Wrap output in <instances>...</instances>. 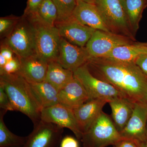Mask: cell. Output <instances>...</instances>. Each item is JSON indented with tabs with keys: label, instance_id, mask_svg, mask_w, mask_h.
Listing matches in <instances>:
<instances>
[{
	"label": "cell",
	"instance_id": "cell-19",
	"mask_svg": "<svg viewBox=\"0 0 147 147\" xmlns=\"http://www.w3.org/2000/svg\"><path fill=\"white\" fill-rule=\"evenodd\" d=\"M147 53V42H133L114 48L104 58L122 62H135L138 57Z\"/></svg>",
	"mask_w": 147,
	"mask_h": 147
},
{
	"label": "cell",
	"instance_id": "cell-35",
	"mask_svg": "<svg viewBox=\"0 0 147 147\" xmlns=\"http://www.w3.org/2000/svg\"><path fill=\"white\" fill-rule=\"evenodd\" d=\"M82 1L85 2L89 3L94 4H95L96 0H82Z\"/></svg>",
	"mask_w": 147,
	"mask_h": 147
},
{
	"label": "cell",
	"instance_id": "cell-21",
	"mask_svg": "<svg viewBox=\"0 0 147 147\" xmlns=\"http://www.w3.org/2000/svg\"><path fill=\"white\" fill-rule=\"evenodd\" d=\"M30 84L42 110L59 103V91L51 84L45 81Z\"/></svg>",
	"mask_w": 147,
	"mask_h": 147
},
{
	"label": "cell",
	"instance_id": "cell-3",
	"mask_svg": "<svg viewBox=\"0 0 147 147\" xmlns=\"http://www.w3.org/2000/svg\"><path fill=\"white\" fill-rule=\"evenodd\" d=\"M26 17L31 21L35 30L36 55L48 63L56 61L61 38L57 28L47 24L38 13Z\"/></svg>",
	"mask_w": 147,
	"mask_h": 147
},
{
	"label": "cell",
	"instance_id": "cell-37",
	"mask_svg": "<svg viewBox=\"0 0 147 147\" xmlns=\"http://www.w3.org/2000/svg\"><path fill=\"white\" fill-rule=\"evenodd\" d=\"M146 104H147V100H146Z\"/></svg>",
	"mask_w": 147,
	"mask_h": 147
},
{
	"label": "cell",
	"instance_id": "cell-2",
	"mask_svg": "<svg viewBox=\"0 0 147 147\" xmlns=\"http://www.w3.org/2000/svg\"><path fill=\"white\" fill-rule=\"evenodd\" d=\"M0 85L6 92L14 111L28 117L35 125L41 120L42 108L30 84L19 73L0 75Z\"/></svg>",
	"mask_w": 147,
	"mask_h": 147
},
{
	"label": "cell",
	"instance_id": "cell-13",
	"mask_svg": "<svg viewBox=\"0 0 147 147\" xmlns=\"http://www.w3.org/2000/svg\"><path fill=\"white\" fill-rule=\"evenodd\" d=\"M90 58L86 47L73 45L61 38L56 61L64 68L74 71L85 65Z\"/></svg>",
	"mask_w": 147,
	"mask_h": 147
},
{
	"label": "cell",
	"instance_id": "cell-23",
	"mask_svg": "<svg viewBox=\"0 0 147 147\" xmlns=\"http://www.w3.org/2000/svg\"><path fill=\"white\" fill-rule=\"evenodd\" d=\"M6 111L1 110L0 112V147H21L27 139L13 134L7 128L4 122L3 118Z\"/></svg>",
	"mask_w": 147,
	"mask_h": 147
},
{
	"label": "cell",
	"instance_id": "cell-9",
	"mask_svg": "<svg viewBox=\"0 0 147 147\" xmlns=\"http://www.w3.org/2000/svg\"><path fill=\"white\" fill-rule=\"evenodd\" d=\"M63 128L55 124L40 121L21 147H59Z\"/></svg>",
	"mask_w": 147,
	"mask_h": 147
},
{
	"label": "cell",
	"instance_id": "cell-4",
	"mask_svg": "<svg viewBox=\"0 0 147 147\" xmlns=\"http://www.w3.org/2000/svg\"><path fill=\"white\" fill-rule=\"evenodd\" d=\"M2 44L9 47L20 59L36 54L35 30L31 21L22 16Z\"/></svg>",
	"mask_w": 147,
	"mask_h": 147
},
{
	"label": "cell",
	"instance_id": "cell-22",
	"mask_svg": "<svg viewBox=\"0 0 147 147\" xmlns=\"http://www.w3.org/2000/svg\"><path fill=\"white\" fill-rule=\"evenodd\" d=\"M132 33L135 36L139 28V22L144 10L147 7V0H120Z\"/></svg>",
	"mask_w": 147,
	"mask_h": 147
},
{
	"label": "cell",
	"instance_id": "cell-31",
	"mask_svg": "<svg viewBox=\"0 0 147 147\" xmlns=\"http://www.w3.org/2000/svg\"><path fill=\"white\" fill-rule=\"evenodd\" d=\"M135 63L147 76V53L140 55Z\"/></svg>",
	"mask_w": 147,
	"mask_h": 147
},
{
	"label": "cell",
	"instance_id": "cell-34",
	"mask_svg": "<svg viewBox=\"0 0 147 147\" xmlns=\"http://www.w3.org/2000/svg\"><path fill=\"white\" fill-rule=\"evenodd\" d=\"M139 147H147V141L139 142H138Z\"/></svg>",
	"mask_w": 147,
	"mask_h": 147
},
{
	"label": "cell",
	"instance_id": "cell-25",
	"mask_svg": "<svg viewBox=\"0 0 147 147\" xmlns=\"http://www.w3.org/2000/svg\"><path fill=\"white\" fill-rule=\"evenodd\" d=\"M52 1L57 7L58 11V17L56 24L66 21L72 17L77 5V0Z\"/></svg>",
	"mask_w": 147,
	"mask_h": 147
},
{
	"label": "cell",
	"instance_id": "cell-12",
	"mask_svg": "<svg viewBox=\"0 0 147 147\" xmlns=\"http://www.w3.org/2000/svg\"><path fill=\"white\" fill-rule=\"evenodd\" d=\"M62 38L73 45L84 47L96 30L79 23L73 17L66 21L57 23Z\"/></svg>",
	"mask_w": 147,
	"mask_h": 147
},
{
	"label": "cell",
	"instance_id": "cell-16",
	"mask_svg": "<svg viewBox=\"0 0 147 147\" xmlns=\"http://www.w3.org/2000/svg\"><path fill=\"white\" fill-rule=\"evenodd\" d=\"M20 60L21 67L18 73L29 84L45 81L48 68L47 61L36 54L20 59Z\"/></svg>",
	"mask_w": 147,
	"mask_h": 147
},
{
	"label": "cell",
	"instance_id": "cell-8",
	"mask_svg": "<svg viewBox=\"0 0 147 147\" xmlns=\"http://www.w3.org/2000/svg\"><path fill=\"white\" fill-rule=\"evenodd\" d=\"M133 43V40L111 32L96 30L86 45L91 57H104L115 47Z\"/></svg>",
	"mask_w": 147,
	"mask_h": 147
},
{
	"label": "cell",
	"instance_id": "cell-30",
	"mask_svg": "<svg viewBox=\"0 0 147 147\" xmlns=\"http://www.w3.org/2000/svg\"><path fill=\"white\" fill-rule=\"evenodd\" d=\"M60 147H79V142L74 137L67 136L62 139Z\"/></svg>",
	"mask_w": 147,
	"mask_h": 147
},
{
	"label": "cell",
	"instance_id": "cell-6",
	"mask_svg": "<svg viewBox=\"0 0 147 147\" xmlns=\"http://www.w3.org/2000/svg\"><path fill=\"white\" fill-rule=\"evenodd\" d=\"M95 5L111 32L135 40L120 0H96Z\"/></svg>",
	"mask_w": 147,
	"mask_h": 147
},
{
	"label": "cell",
	"instance_id": "cell-24",
	"mask_svg": "<svg viewBox=\"0 0 147 147\" xmlns=\"http://www.w3.org/2000/svg\"><path fill=\"white\" fill-rule=\"evenodd\" d=\"M38 14L47 24L55 26L57 19L58 11L52 0H43L38 9Z\"/></svg>",
	"mask_w": 147,
	"mask_h": 147
},
{
	"label": "cell",
	"instance_id": "cell-27",
	"mask_svg": "<svg viewBox=\"0 0 147 147\" xmlns=\"http://www.w3.org/2000/svg\"><path fill=\"white\" fill-rule=\"evenodd\" d=\"M21 67V60L15 55L13 59L8 61L2 69H0V75L11 74L18 72Z\"/></svg>",
	"mask_w": 147,
	"mask_h": 147
},
{
	"label": "cell",
	"instance_id": "cell-5",
	"mask_svg": "<svg viewBox=\"0 0 147 147\" xmlns=\"http://www.w3.org/2000/svg\"><path fill=\"white\" fill-rule=\"evenodd\" d=\"M123 139L116 128L113 119L102 112L90 127L83 134V147H106L114 146Z\"/></svg>",
	"mask_w": 147,
	"mask_h": 147
},
{
	"label": "cell",
	"instance_id": "cell-26",
	"mask_svg": "<svg viewBox=\"0 0 147 147\" xmlns=\"http://www.w3.org/2000/svg\"><path fill=\"white\" fill-rule=\"evenodd\" d=\"M20 18L13 16L1 17L0 18V35L1 37H5L7 36L12 30Z\"/></svg>",
	"mask_w": 147,
	"mask_h": 147
},
{
	"label": "cell",
	"instance_id": "cell-17",
	"mask_svg": "<svg viewBox=\"0 0 147 147\" xmlns=\"http://www.w3.org/2000/svg\"><path fill=\"white\" fill-rule=\"evenodd\" d=\"M88 100L89 97L86 91L75 76L59 92V103L72 110L79 108Z\"/></svg>",
	"mask_w": 147,
	"mask_h": 147
},
{
	"label": "cell",
	"instance_id": "cell-36",
	"mask_svg": "<svg viewBox=\"0 0 147 147\" xmlns=\"http://www.w3.org/2000/svg\"><path fill=\"white\" fill-rule=\"evenodd\" d=\"M146 141H147V120L146 122Z\"/></svg>",
	"mask_w": 147,
	"mask_h": 147
},
{
	"label": "cell",
	"instance_id": "cell-15",
	"mask_svg": "<svg viewBox=\"0 0 147 147\" xmlns=\"http://www.w3.org/2000/svg\"><path fill=\"white\" fill-rule=\"evenodd\" d=\"M102 98L92 99L73 110L77 123L83 134L90 127L102 112L103 107L108 103Z\"/></svg>",
	"mask_w": 147,
	"mask_h": 147
},
{
	"label": "cell",
	"instance_id": "cell-11",
	"mask_svg": "<svg viewBox=\"0 0 147 147\" xmlns=\"http://www.w3.org/2000/svg\"><path fill=\"white\" fill-rule=\"evenodd\" d=\"M147 120V104L136 102L134 111L126 126L120 131L123 139L141 142L146 141V125Z\"/></svg>",
	"mask_w": 147,
	"mask_h": 147
},
{
	"label": "cell",
	"instance_id": "cell-29",
	"mask_svg": "<svg viewBox=\"0 0 147 147\" xmlns=\"http://www.w3.org/2000/svg\"><path fill=\"white\" fill-rule=\"evenodd\" d=\"M42 1L43 0H28L27 7L24 11L23 16L27 17L37 13Z\"/></svg>",
	"mask_w": 147,
	"mask_h": 147
},
{
	"label": "cell",
	"instance_id": "cell-10",
	"mask_svg": "<svg viewBox=\"0 0 147 147\" xmlns=\"http://www.w3.org/2000/svg\"><path fill=\"white\" fill-rule=\"evenodd\" d=\"M41 120L55 124L63 128H68L76 138L81 140L83 133L79 128L73 110L59 103L42 109L40 115Z\"/></svg>",
	"mask_w": 147,
	"mask_h": 147
},
{
	"label": "cell",
	"instance_id": "cell-28",
	"mask_svg": "<svg viewBox=\"0 0 147 147\" xmlns=\"http://www.w3.org/2000/svg\"><path fill=\"white\" fill-rule=\"evenodd\" d=\"M0 108L5 111H14L6 92L2 85H0Z\"/></svg>",
	"mask_w": 147,
	"mask_h": 147
},
{
	"label": "cell",
	"instance_id": "cell-14",
	"mask_svg": "<svg viewBox=\"0 0 147 147\" xmlns=\"http://www.w3.org/2000/svg\"><path fill=\"white\" fill-rule=\"evenodd\" d=\"M72 17L83 25L96 30L111 32L104 23L97 6L94 4L77 0V5Z\"/></svg>",
	"mask_w": 147,
	"mask_h": 147
},
{
	"label": "cell",
	"instance_id": "cell-20",
	"mask_svg": "<svg viewBox=\"0 0 147 147\" xmlns=\"http://www.w3.org/2000/svg\"><path fill=\"white\" fill-rule=\"evenodd\" d=\"M74 77L73 71L64 68L56 61H52L48 63L44 81L51 84L59 91L71 82Z\"/></svg>",
	"mask_w": 147,
	"mask_h": 147
},
{
	"label": "cell",
	"instance_id": "cell-32",
	"mask_svg": "<svg viewBox=\"0 0 147 147\" xmlns=\"http://www.w3.org/2000/svg\"><path fill=\"white\" fill-rule=\"evenodd\" d=\"M15 55L13 51L9 47L3 44L1 45L0 55L5 58L7 61L13 59Z\"/></svg>",
	"mask_w": 147,
	"mask_h": 147
},
{
	"label": "cell",
	"instance_id": "cell-33",
	"mask_svg": "<svg viewBox=\"0 0 147 147\" xmlns=\"http://www.w3.org/2000/svg\"><path fill=\"white\" fill-rule=\"evenodd\" d=\"M114 147H139L138 142L128 139H122L114 145Z\"/></svg>",
	"mask_w": 147,
	"mask_h": 147
},
{
	"label": "cell",
	"instance_id": "cell-1",
	"mask_svg": "<svg viewBox=\"0 0 147 147\" xmlns=\"http://www.w3.org/2000/svg\"><path fill=\"white\" fill-rule=\"evenodd\" d=\"M85 64L93 76L111 84L125 97L134 102L146 103L147 76L135 62L91 57Z\"/></svg>",
	"mask_w": 147,
	"mask_h": 147
},
{
	"label": "cell",
	"instance_id": "cell-18",
	"mask_svg": "<svg viewBox=\"0 0 147 147\" xmlns=\"http://www.w3.org/2000/svg\"><path fill=\"white\" fill-rule=\"evenodd\" d=\"M136 102L125 97L117 98L108 103L112 110V119L120 132L126 126L131 118Z\"/></svg>",
	"mask_w": 147,
	"mask_h": 147
},
{
	"label": "cell",
	"instance_id": "cell-7",
	"mask_svg": "<svg viewBox=\"0 0 147 147\" xmlns=\"http://www.w3.org/2000/svg\"><path fill=\"white\" fill-rule=\"evenodd\" d=\"M74 76L81 82L92 99L102 98L110 101L117 98L125 97L115 87L96 78L90 73L86 64L73 71Z\"/></svg>",
	"mask_w": 147,
	"mask_h": 147
}]
</instances>
